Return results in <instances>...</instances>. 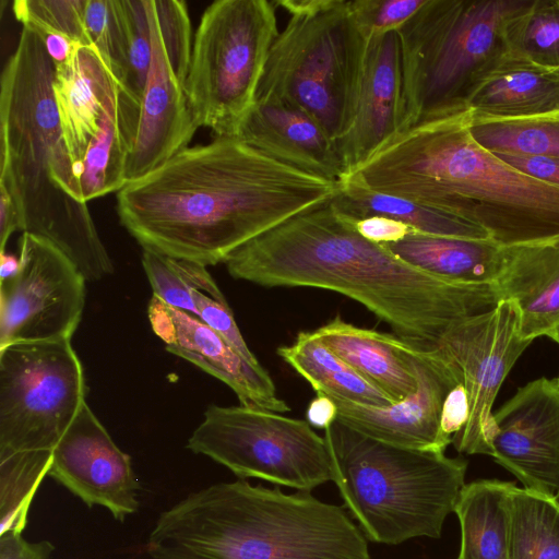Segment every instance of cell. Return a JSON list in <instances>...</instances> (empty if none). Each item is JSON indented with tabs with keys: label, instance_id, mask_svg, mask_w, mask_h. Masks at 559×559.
<instances>
[{
	"label": "cell",
	"instance_id": "cell-37",
	"mask_svg": "<svg viewBox=\"0 0 559 559\" xmlns=\"http://www.w3.org/2000/svg\"><path fill=\"white\" fill-rule=\"evenodd\" d=\"M193 299L198 308V318L203 323L218 333L249 364L262 366L245 342L222 292L195 290Z\"/></svg>",
	"mask_w": 559,
	"mask_h": 559
},
{
	"label": "cell",
	"instance_id": "cell-47",
	"mask_svg": "<svg viewBox=\"0 0 559 559\" xmlns=\"http://www.w3.org/2000/svg\"><path fill=\"white\" fill-rule=\"evenodd\" d=\"M551 340H554L556 343L559 344V324L558 326L556 328L555 332H554V335L551 337Z\"/></svg>",
	"mask_w": 559,
	"mask_h": 559
},
{
	"label": "cell",
	"instance_id": "cell-28",
	"mask_svg": "<svg viewBox=\"0 0 559 559\" xmlns=\"http://www.w3.org/2000/svg\"><path fill=\"white\" fill-rule=\"evenodd\" d=\"M277 355L300 374L317 394L338 396L373 407L393 405L384 392L330 349L316 331L298 333L290 345L277 348Z\"/></svg>",
	"mask_w": 559,
	"mask_h": 559
},
{
	"label": "cell",
	"instance_id": "cell-36",
	"mask_svg": "<svg viewBox=\"0 0 559 559\" xmlns=\"http://www.w3.org/2000/svg\"><path fill=\"white\" fill-rule=\"evenodd\" d=\"M426 0H355L349 1L353 17L362 34L373 35L397 31Z\"/></svg>",
	"mask_w": 559,
	"mask_h": 559
},
{
	"label": "cell",
	"instance_id": "cell-8",
	"mask_svg": "<svg viewBox=\"0 0 559 559\" xmlns=\"http://www.w3.org/2000/svg\"><path fill=\"white\" fill-rule=\"evenodd\" d=\"M527 0H426L399 29L403 131L466 110L476 75L506 51V21Z\"/></svg>",
	"mask_w": 559,
	"mask_h": 559
},
{
	"label": "cell",
	"instance_id": "cell-15",
	"mask_svg": "<svg viewBox=\"0 0 559 559\" xmlns=\"http://www.w3.org/2000/svg\"><path fill=\"white\" fill-rule=\"evenodd\" d=\"M490 456L527 490L554 498L559 488V386L538 378L493 413Z\"/></svg>",
	"mask_w": 559,
	"mask_h": 559
},
{
	"label": "cell",
	"instance_id": "cell-14",
	"mask_svg": "<svg viewBox=\"0 0 559 559\" xmlns=\"http://www.w3.org/2000/svg\"><path fill=\"white\" fill-rule=\"evenodd\" d=\"M531 343L521 336L520 313L509 300L462 320L443 335L436 349L460 370L469 407L467 423L452 438L457 452L490 455L493 402Z\"/></svg>",
	"mask_w": 559,
	"mask_h": 559
},
{
	"label": "cell",
	"instance_id": "cell-33",
	"mask_svg": "<svg viewBox=\"0 0 559 559\" xmlns=\"http://www.w3.org/2000/svg\"><path fill=\"white\" fill-rule=\"evenodd\" d=\"M122 26L121 82L141 103L151 60V32L144 0H117Z\"/></svg>",
	"mask_w": 559,
	"mask_h": 559
},
{
	"label": "cell",
	"instance_id": "cell-32",
	"mask_svg": "<svg viewBox=\"0 0 559 559\" xmlns=\"http://www.w3.org/2000/svg\"><path fill=\"white\" fill-rule=\"evenodd\" d=\"M141 262L153 295L169 307L197 318L198 308L193 293L195 290L221 292L206 266L202 264L143 249Z\"/></svg>",
	"mask_w": 559,
	"mask_h": 559
},
{
	"label": "cell",
	"instance_id": "cell-23",
	"mask_svg": "<svg viewBox=\"0 0 559 559\" xmlns=\"http://www.w3.org/2000/svg\"><path fill=\"white\" fill-rule=\"evenodd\" d=\"M495 286L500 300L518 308L524 340L551 338L559 324V242L504 247Z\"/></svg>",
	"mask_w": 559,
	"mask_h": 559
},
{
	"label": "cell",
	"instance_id": "cell-40",
	"mask_svg": "<svg viewBox=\"0 0 559 559\" xmlns=\"http://www.w3.org/2000/svg\"><path fill=\"white\" fill-rule=\"evenodd\" d=\"M53 550L49 540L28 542L17 532L0 534V559H49Z\"/></svg>",
	"mask_w": 559,
	"mask_h": 559
},
{
	"label": "cell",
	"instance_id": "cell-18",
	"mask_svg": "<svg viewBox=\"0 0 559 559\" xmlns=\"http://www.w3.org/2000/svg\"><path fill=\"white\" fill-rule=\"evenodd\" d=\"M154 333L165 349L224 382L241 405L284 414L288 404L276 392L269 372L243 359L199 318L177 310L153 295L147 309Z\"/></svg>",
	"mask_w": 559,
	"mask_h": 559
},
{
	"label": "cell",
	"instance_id": "cell-10",
	"mask_svg": "<svg viewBox=\"0 0 559 559\" xmlns=\"http://www.w3.org/2000/svg\"><path fill=\"white\" fill-rule=\"evenodd\" d=\"M274 2L217 0L201 16L185 82L198 127L236 136L278 35Z\"/></svg>",
	"mask_w": 559,
	"mask_h": 559
},
{
	"label": "cell",
	"instance_id": "cell-17",
	"mask_svg": "<svg viewBox=\"0 0 559 559\" xmlns=\"http://www.w3.org/2000/svg\"><path fill=\"white\" fill-rule=\"evenodd\" d=\"M416 392L388 407H373L331 397L337 408L336 420L377 440L419 450L444 451L451 443L441 433L443 403L457 384L460 370L438 349L423 350L413 346Z\"/></svg>",
	"mask_w": 559,
	"mask_h": 559
},
{
	"label": "cell",
	"instance_id": "cell-7",
	"mask_svg": "<svg viewBox=\"0 0 559 559\" xmlns=\"http://www.w3.org/2000/svg\"><path fill=\"white\" fill-rule=\"evenodd\" d=\"M289 13L273 41L255 102L298 110L335 143L358 107L368 41L345 0H280Z\"/></svg>",
	"mask_w": 559,
	"mask_h": 559
},
{
	"label": "cell",
	"instance_id": "cell-9",
	"mask_svg": "<svg viewBox=\"0 0 559 559\" xmlns=\"http://www.w3.org/2000/svg\"><path fill=\"white\" fill-rule=\"evenodd\" d=\"M52 92L74 199L87 203L117 193L126 183L140 102L92 45L76 44L69 59L55 66Z\"/></svg>",
	"mask_w": 559,
	"mask_h": 559
},
{
	"label": "cell",
	"instance_id": "cell-41",
	"mask_svg": "<svg viewBox=\"0 0 559 559\" xmlns=\"http://www.w3.org/2000/svg\"><path fill=\"white\" fill-rule=\"evenodd\" d=\"M468 413L467 393L463 383H460L448 394L441 413V433L451 443L453 436L467 423Z\"/></svg>",
	"mask_w": 559,
	"mask_h": 559
},
{
	"label": "cell",
	"instance_id": "cell-46",
	"mask_svg": "<svg viewBox=\"0 0 559 559\" xmlns=\"http://www.w3.org/2000/svg\"><path fill=\"white\" fill-rule=\"evenodd\" d=\"M20 257L17 258L5 252L0 253V282L12 278L20 272Z\"/></svg>",
	"mask_w": 559,
	"mask_h": 559
},
{
	"label": "cell",
	"instance_id": "cell-3",
	"mask_svg": "<svg viewBox=\"0 0 559 559\" xmlns=\"http://www.w3.org/2000/svg\"><path fill=\"white\" fill-rule=\"evenodd\" d=\"M463 110L397 134L355 174L369 189L453 214L501 247L559 242V188L480 146Z\"/></svg>",
	"mask_w": 559,
	"mask_h": 559
},
{
	"label": "cell",
	"instance_id": "cell-43",
	"mask_svg": "<svg viewBox=\"0 0 559 559\" xmlns=\"http://www.w3.org/2000/svg\"><path fill=\"white\" fill-rule=\"evenodd\" d=\"M24 231V215L20 204L9 190L0 185V253L13 233Z\"/></svg>",
	"mask_w": 559,
	"mask_h": 559
},
{
	"label": "cell",
	"instance_id": "cell-42",
	"mask_svg": "<svg viewBox=\"0 0 559 559\" xmlns=\"http://www.w3.org/2000/svg\"><path fill=\"white\" fill-rule=\"evenodd\" d=\"M493 154L515 169L559 188V158Z\"/></svg>",
	"mask_w": 559,
	"mask_h": 559
},
{
	"label": "cell",
	"instance_id": "cell-34",
	"mask_svg": "<svg viewBox=\"0 0 559 559\" xmlns=\"http://www.w3.org/2000/svg\"><path fill=\"white\" fill-rule=\"evenodd\" d=\"M86 0H15L14 16L23 26L40 35L59 34L81 45H90L84 27Z\"/></svg>",
	"mask_w": 559,
	"mask_h": 559
},
{
	"label": "cell",
	"instance_id": "cell-11",
	"mask_svg": "<svg viewBox=\"0 0 559 559\" xmlns=\"http://www.w3.org/2000/svg\"><path fill=\"white\" fill-rule=\"evenodd\" d=\"M186 447L239 479L259 478L307 492L334 480L324 436L307 420L275 412L210 405Z\"/></svg>",
	"mask_w": 559,
	"mask_h": 559
},
{
	"label": "cell",
	"instance_id": "cell-5",
	"mask_svg": "<svg viewBox=\"0 0 559 559\" xmlns=\"http://www.w3.org/2000/svg\"><path fill=\"white\" fill-rule=\"evenodd\" d=\"M150 559H372L345 510L245 479L192 491L160 512Z\"/></svg>",
	"mask_w": 559,
	"mask_h": 559
},
{
	"label": "cell",
	"instance_id": "cell-20",
	"mask_svg": "<svg viewBox=\"0 0 559 559\" xmlns=\"http://www.w3.org/2000/svg\"><path fill=\"white\" fill-rule=\"evenodd\" d=\"M402 131L400 37L397 31H390L369 38L356 117L347 134L336 142L345 176Z\"/></svg>",
	"mask_w": 559,
	"mask_h": 559
},
{
	"label": "cell",
	"instance_id": "cell-30",
	"mask_svg": "<svg viewBox=\"0 0 559 559\" xmlns=\"http://www.w3.org/2000/svg\"><path fill=\"white\" fill-rule=\"evenodd\" d=\"M503 41L510 55L559 70V0H527L506 21Z\"/></svg>",
	"mask_w": 559,
	"mask_h": 559
},
{
	"label": "cell",
	"instance_id": "cell-1",
	"mask_svg": "<svg viewBox=\"0 0 559 559\" xmlns=\"http://www.w3.org/2000/svg\"><path fill=\"white\" fill-rule=\"evenodd\" d=\"M341 181L290 168L235 136L186 147L116 193L143 250L204 266L287 219L330 203Z\"/></svg>",
	"mask_w": 559,
	"mask_h": 559
},
{
	"label": "cell",
	"instance_id": "cell-6",
	"mask_svg": "<svg viewBox=\"0 0 559 559\" xmlns=\"http://www.w3.org/2000/svg\"><path fill=\"white\" fill-rule=\"evenodd\" d=\"M334 480L365 537L399 545L439 538L465 485L467 461L390 444L338 420L324 430Z\"/></svg>",
	"mask_w": 559,
	"mask_h": 559
},
{
	"label": "cell",
	"instance_id": "cell-21",
	"mask_svg": "<svg viewBox=\"0 0 559 559\" xmlns=\"http://www.w3.org/2000/svg\"><path fill=\"white\" fill-rule=\"evenodd\" d=\"M235 138L310 176L328 181H341L345 176L336 143L298 110L254 103Z\"/></svg>",
	"mask_w": 559,
	"mask_h": 559
},
{
	"label": "cell",
	"instance_id": "cell-27",
	"mask_svg": "<svg viewBox=\"0 0 559 559\" xmlns=\"http://www.w3.org/2000/svg\"><path fill=\"white\" fill-rule=\"evenodd\" d=\"M514 483L465 484L454 513L461 527L457 559H509L510 502Z\"/></svg>",
	"mask_w": 559,
	"mask_h": 559
},
{
	"label": "cell",
	"instance_id": "cell-44",
	"mask_svg": "<svg viewBox=\"0 0 559 559\" xmlns=\"http://www.w3.org/2000/svg\"><path fill=\"white\" fill-rule=\"evenodd\" d=\"M336 404L325 394H317L307 408V421L324 430L336 420Z\"/></svg>",
	"mask_w": 559,
	"mask_h": 559
},
{
	"label": "cell",
	"instance_id": "cell-35",
	"mask_svg": "<svg viewBox=\"0 0 559 559\" xmlns=\"http://www.w3.org/2000/svg\"><path fill=\"white\" fill-rule=\"evenodd\" d=\"M145 4L156 23L170 67L185 86L193 44L187 4L181 0H145Z\"/></svg>",
	"mask_w": 559,
	"mask_h": 559
},
{
	"label": "cell",
	"instance_id": "cell-22",
	"mask_svg": "<svg viewBox=\"0 0 559 559\" xmlns=\"http://www.w3.org/2000/svg\"><path fill=\"white\" fill-rule=\"evenodd\" d=\"M464 107L475 120L559 115V70L504 51L476 75Z\"/></svg>",
	"mask_w": 559,
	"mask_h": 559
},
{
	"label": "cell",
	"instance_id": "cell-25",
	"mask_svg": "<svg viewBox=\"0 0 559 559\" xmlns=\"http://www.w3.org/2000/svg\"><path fill=\"white\" fill-rule=\"evenodd\" d=\"M383 246L417 269L460 284L495 285L504 263V247L490 239L413 233Z\"/></svg>",
	"mask_w": 559,
	"mask_h": 559
},
{
	"label": "cell",
	"instance_id": "cell-12",
	"mask_svg": "<svg viewBox=\"0 0 559 559\" xmlns=\"http://www.w3.org/2000/svg\"><path fill=\"white\" fill-rule=\"evenodd\" d=\"M85 394L71 338L0 348V454L52 452Z\"/></svg>",
	"mask_w": 559,
	"mask_h": 559
},
{
	"label": "cell",
	"instance_id": "cell-45",
	"mask_svg": "<svg viewBox=\"0 0 559 559\" xmlns=\"http://www.w3.org/2000/svg\"><path fill=\"white\" fill-rule=\"evenodd\" d=\"M47 55L55 66L66 62L72 55L76 43L59 34L41 35Z\"/></svg>",
	"mask_w": 559,
	"mask_h": 559
},
{
	"label": "cell",
	"instance_id": "cell-2",
	"mask_svg": "<svg viewBox=\"0 0 559 559\" xmlns=\"http://www.w3.org/2000/svg\"><path fill=\"white\" fill-rule=\"evenodd\" d=\"M224 264L233 278L260 286L347 296L423 350L436 349L453 325L500 301L495 285L439 278L364 238L331 202L252 239Z\"/></svg>",
	"mask_w": 559,
	"mask_h": 559
},
{
	"label": "cell",
	"instance_id": "cell-31",
	"mask_svg": "<svg viewBox=\"0 0 559 559\" xmlns=\"http://www.w3.org/2000/svg\"><path fill=\"white\" fill-rule=\"evenodd\" d=\"M469 132L491 153L559 158V115L519 119L471 118Z\"/></svg>",
	"mask_w": 559,
	"mask_h": 559
},
{
	"label": "cell",
	"instance_id": "cell-16",
	"mask_svg": "<svg viewBox=\"0 0 559 559\" xmlns=\"http://www.w3.org/2000/svg\"><path fill=\"white\" fill-rule=\"evenodd\" d=\"M48 476L88 508H105L119 522L139 510L142 487L131 457L87 403L55 447Z\"/></svg>",
	"mask_w": 559,
	"mask_h": 559
},
{
	"label": "cell",
	"instance_id": "cell-48",
	"mask_svg": "<svg viewBox=\"0 0 559 559\" xmlns=\"http://www.w3.org/2000/svg\"><path fill=\"white\" fill-rule=\"evenodd\" d=\"M554 500L559 504V488L557 490V493L554 497Z\"/></svg>",
	"mask_w": 559,
	"mask_h": 559
},
{
	"label": "cell",
	"instance_id": "cell-19",
	"mask_svg": "<svg viewBox=\"0 0 559 559\" xmlns=\"http://www.w3.org/2000/svg\"><path fill=\"white\" fill-rule=\"evenodd\" d=\"M145 8L152 60L140 103L136 135L126 167V182L146 175L188 147L199 128L185 86L173 71L156 23L146 4Z\"/></svg>",
	"mask_w": 559,
	"mask_h": 559
},
{
	"label": "cell",
	"instance_id": "cell-49",
	"mask_svg": "<svg viewBox=\"0 0 559 559\" xmlns=\"http://www.w3.org/2000/svg\"><path fill=\"white\" fill-rule=\"evenodd\" d=\"M556 380H557V383H558V386H559V377Z\"/></svg>",
	"mask_w": 559,
	"mask_h": 559
},
{
	"label": "cell",
	"instance_id": "cell-4",
	"mask_svg": "<svg viewBox=\"0 0 559 559\" xmlns=\"http://www.w3.org/2000/svg\"><path fill=\"white\" fill-rule=\"evenodd\" d=\"M55 64L41 35L23 26L1 74L0 185L20 204L24 231L60 249L86 281L112 274L87 203L74 199L52 92Z\"/></svg>",
	"mask_w": 559,
	"mask_h": 559
},
{
	"label": "cell",
	"instance_id": "cell-26",
	"mask_svg": "<svg viewBox=\"0 0 559 559\" xmlns=\"http://www.w3.org/2000/svg\"><path fill=\"white\" fill-rule=\"evenodd\" d=\"M331 204L352 222L370 216H384L402 222L419 234L490 239L489 234L475 223L406 199L373 191L355 174L341 180V189Z\"/></svg>",
	"mask_w": 559,
	"mask_h": 559
},
{
	"label": "cell",
	"instance_id": "cell-38",
	"mask_svg": "<svg viewBox=\"0 0 559 559\" xmlns=\"http://www.w3.org/2000/svg\"><path fill=\"white\" fill-rule=\"evenodd\" d=\"M84 27L90 45L110 63L118 33L114 0H86Z\"/></svg>",
	"mask_w": 559,
	"mask_h": 559
},
{
	"label": "cell",
	"instance_id": "cell-29",
	"mask_svg": "<svg viewBox=\"0 0 559 559\" xmlns=\"http://www.w3.org/2000/svg\"><path fill=\"white\" fill-rule=\"evenodd\" d=\"M509 559H559V504L554 498L513 487Z\"/></svg>",
	"mask_w": 559,
	"mask_h": 559
},
{
	"label": "cell",
	"instance_id": "cell-13",
	"mask_svg": "<svg viewBox=\"0 0 559 559\" xmlns=\"http://www.w3.org/2000/svg\"><path fill=\"white\" fill-rule=\"evenodd\" d=\"M20 272L0 282V348L71 338L86 296V278L53 243L29 233L20 239Z\"/></svg>",
	"mask_w": 559,
	"mask_h": 559
},
{
	"label": "cell",
	"instance_id": "cell-24",
	"mask_svg": "<svg viewBox=\"0 0 559 559\" xmlns=\"http://www.w3.org/2000/svg\"><path fill=\"white\" fill-rule=\"evenodd\" d=\"M319 338L361 377L401 402L417 390L413 346L396 335L359 328L340 316L316 330Z\"/></svg>",
	"mask_w": 559,
	"mask_h": 559
},
{
	"label": "cell",
	"instance_id": "cell-39",
	"mask_svg": "<svg viewBox=\"0 0 559 559\" xmlns=\"http://www.w3.org/2000/svg\"><path fill=\"white\" fill-rule=\"evenodd\" d=\"M353 223L364 238L380 245L395 242L417 233L406 224L384 216H370Z\"/></svg>",
	"mask_w": 559,
	"mask_h": 559
}]
</instances>
